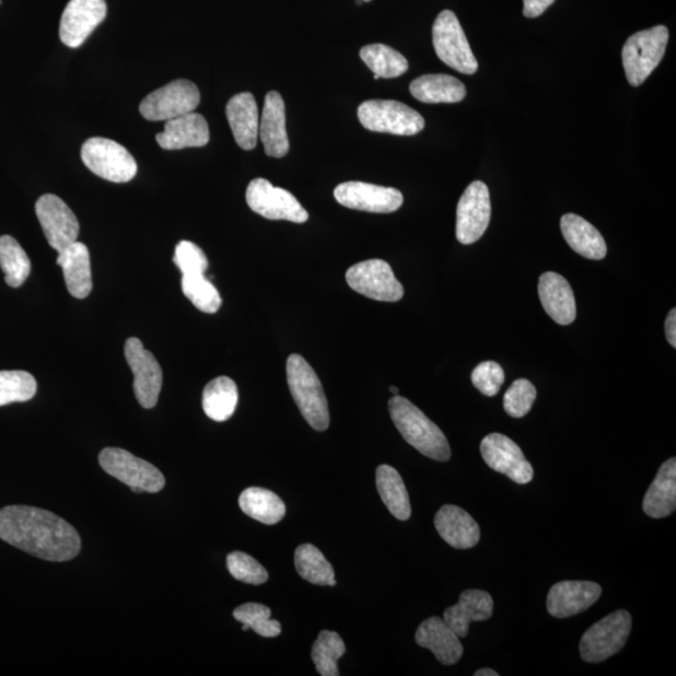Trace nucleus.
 Listing matches in <instances>:
<instances>
[{"label": "nucleus", "mask_w": 676, "mask_h": 676, "mask_svg": "<svg viewBox=\"0 0 676 676\" xmlns=\"http://www.w3.org/2000/svg\"><path fill=\"white\" fill-rule=\"evenodd\" d=\"M36 213L49 246L57 253L77 242L80 222L58 196L43 195L36 203Z\"/></svg>", "instance_id": "nucleus-17"}, {"label": "nucleus", "mask_w": 676, "mask_h": 676, "mask_svg": "<svg viewBox=\"0 0 676 676\" xmlns=\"http://www.w3.org/2000/svg\"><path fill=\"white\" fill-rule=\"evenodd\" d=\"M246 201L250 210L267 220L305 223L308 213L289 190L272 186L265 178H256L247 187Z\"/></svg>", "instance_id": "nucleus-11"}, {"label": "nucleus", "mask_w": 676, "mask_h": 676, "mask_svg": "<svg viewBox=\"0 0 676 676\" xmlns=\"http://www.w3.org/2000/svg\"><path fill=\"white\" fill-rule=\"evenodd\" d=\"M201 102L198 86L187 80L173 81L147 95L140 106L141 115L152 123L177 118L193 113Z\"/></svg>", "instance_id": "nucleus-10"}, {"label": "nucleus", "mask_w": 676, "mask_h": 676, "mask_svg": "<svg viewBox=\"0 0 676 676\" xmlns=\"http://www.w3.org/2000/svg\"><path fill=\"white\" fill-rule=\"evenodd\" d=\"M358 116L371 132L415 136L424 128V119L406 104L397 101L372 100L361 104Z\"/></svg>", "instance_id": "nucleus-6"}, {"label": "nucleus", "mask_w": 676, "mask_h": 676, "mask_svg": "<svg viewBox=\"0 0 676 676\" xmlns=\"http://www.w3.org/2000/svg\"><path fill=\"white\" fill-rule=\"evenodd\" d=\"M0 268L5 275V282L19 289L27 281L31 273V259L19 241L11 236L0 237Z\"/></svg>", "instance_id": "nucleus-36"}, {"label": "nucleus", "mask_w": 676, "mask_h": 676, "mask_svg": "<svg viewBox=\"0 0 676 676\" xmlns=\"http://www.w3.org/2000/svg\"><path fill=\"white\" fill-rule=\"evenodd\" d=\"M493 601L489 593L483 591H466L461 601L444 613V620L458 638L469 636L470 623L487 621L492 617Z\"/></svg>", "instance_id": "nucleus-27"}, {"label": "nucleus", "mask_w": 676, "mask_h": 676, "mask_svg": "<svg viewBox=\"0 0 676 676\" xmlns=\"http://www.w3.org/2000/svg\"><path fill=\"white\" fill-rule=\"evenodd\" d=\"M100 464L104 471L127 485L136 493H158L166 487V479L158 467L124 448L102 450Z\"/></svg>", "instance_id": "nucleus-5"}, {"label": "nucleus", "mask_w": 676, "mask_h": 676, "mask_svg": "<svg viewBox=\"0 0 676 676\" xmlns=\"http://www.w3.org/2000/svg\"><path fill=\"white\" fill-rule=\"evenodd\" d=\"M346 281L362 296L381 302H397L404 298V285L398 282L383 259H369L349 268Z\"/></svg>", "instance_id": "nucleus-12"}, {"label": "nucleus", "mask_w": 676, "mask_h": 676, "mask_svg": "<svg viewBox=\"0 0 676 676\" xmlns=\"http://www.w3.org/2000/svg\"><path fill=\"white\" fill-rule=\"evenodd\" d=\"M155 141L166 151L198 149L210 142V127L199 113H187L166 120L164 131L155 136Z\"/></svg>", "instance_id": "nucleus-20"}, {"label": "nucleus", "mask_w": 676, "mask_h": 676, "mask_svg": "<svg viewBox=\"0 0 676 676\" xmlns=\"http://www.w3.org/2000/svg\"><path fill=\"white\" fill-rule=\"evenodd\" d=\"M432 42L442 62L463 74L473 75L478 72V60L454 12L444 11L438 15L432 27Z\"/></svg>", "instance_id": "nucleus-8"}, {"label": "nucleus", "mask_w": 676, "mask_h": 676, "mask_svg": "<svg viewBox=\"0 0 676 676\" xmlns=\"http://www.w3.org/2000/svg\"><path fill=\"white\" fill-rule=\"evenodd\" d=\"M630 631L629 611H614L585 632L580 640V655L586 663H602L626 646Z\"/></svg>", "instance_id": "nucleus-9"}, {"label": "nucleus", "mask_w": 676, "mask_h": 676, "mask_svg": "<svg viewBox=\"0 0 676 676\" xmlns=\"http://www.w3.org/2000/svg\"><path fill=\"white\" fill-rule=\"evenodd\" d=\"M555 0H524V15L526 19H537L548 10Z\"/></svg>", "instance_id": "nucleus-45"}, {"label": "nucleus", "mask_w": 676, "mask_h": 676, "mask_svg": "<svg viewBox=\"0 0 676 676\" xmlns=\"http://www.w3.org/2000/svg\"><path fill=\"white\" fill-rule=\"evenodd\" d=\"M413 97L422 103H458L466 97V86L448 74H427L410 84Z\"/></svg>", "instance_id": "nucleus-30"}, {"label": "nucleus", "mask_w": 676, "mask_h": 676, "mask_svg": "<svg viewBox=\"0 0 676 676\" xmlns=\"http://www.w3.org/2000/svg\"><path fill=\"white\" fill-rule=\"evenodd\" d=\"M182 291L205 314H215L222 305V299L214 284L207 280L205 273L182 275Z\"/></svg>", "instance_id": "nucleus-38"}, {"label": "nucleus", "mask_w": 676, "mask_h": 676, "mask_svg": "<svg viewBox=\"0 0 676 676\" xmlns=\"http://www.w3.org/2000/svg\"><path fill=\"white\" fill-rule=\"evenodd\" d=\"M361 3H362V0H357L358 5H361Z\"/></svg>", "instance_id": "nucleus-49"}, {"label": "nucleus", "mask_w": 676, "mask_h": 676, "mask_svg": "<svg viewBox=\"0 0 676 676\" xmlns=\"http://www.w3.org/2000/svg\"><path fill=\"white\" fill-rule=\"evenodd\" d=\"M237 404L238 388L232 378L217 377L205 387L202 406L205 413L211 420L228 421L235 413Z\"/></svg>", "instance_id": "nucleus-32"}, {"label": "nucleus", "mask_w": 676, "mask_h": 676, "mask_svg": "<svg viewBox=\"0 0 676 676\" xmlns=\"http://www.w3.org/2000/svg\"><path fill=\"white\" fill-rule=\"evenodd\" d=\"M602 586L592 582H561L548 595V611L553 618L566 619L591 608L602 596Z\"/></svg>", "instance_id": "nucleus-19"}, {"label": "nucleus", "mask_w": 676, "mask_h": 676, "mask_svg": "<svg viewBox=\"0 0 676 676\" xmlns=\"http://www.w3.org/2000/svg\"><path fill=\"white\" fill-rule=\"evenodd\" d=\"M667 42L669 31L664 25L632 34L627 40L621 56L628 82L632 86L643 84L654 72L664 58Z\"/></svg>", "instance_id": "nucleus-4"}, {"label": "nucleus", "mask_w": 676, "mask_h": 676, "mask_svg": "<svg viewBox=\"0 0 676 676\" xmlns=\"http://www.w3.org/2000/svg\"><path fill=\"white\" fill-rule=\"evenodd\" d=\"M125 357L135 375L133 389L137 401L144 409H153L159 403L163 384V372L159 361L136 337L128 338Z\"/></svg>", "instance_id": "nucleus-14"}, {"label": "nucleus", "mask_w": 676, "mask_h": 676, "mask_svg": "<svg viewBox=\"0 0 676 676\" xmlns=\"http://www.w3.org/2000/svg\"><path fill=\"white\" fill-rule=\"evenodd\" d=\"M473 384L488 397L497 396L505 383V372L496 361H485L476 366L471 375Z\"/></svg>", "instance_id": "nucleus-43"}, {"label": "nucleus", "mask_w": 676, "mask_h": 676, "mask_svg": "<svg viewBox=\"0 0 676 676\" xmlns=\"http://www.w3.org/2000/svg\"><path fill=\"white\" fill-rule=\"evenodd\" d=\"M285 370L291 395L303 418L312 429L326 431L329 427L328 403L315 370L296 353L288 359Z\"/></svg>", "instance_id": "nucleus-3"}, {"label": "nucleus", "mask_w": 676, "mask_h": 676, "mask_svg": "<svg viewBox=\"0 0 676 676\" xmlns=\"http://www.w3.org/2000/svg\"><path fill=\"white\" fill-rule=\"evenodd\" d=\"M57 265L62 267L69 293L80 300L89 298L93 289L89 247L74 242L58 253Z\"/></svg>", "instance_id": "nucleus-26"}, {"label": "nucleus", "mask_w": 676, "mask_h": 676, "mask_svg": "<svg viewBox=\"0 0 676 676\" xmlns=\"http://www.w3.org/2000/svg\"><path fill=\"white\" fill-rule=\"evenodd\" d=\"M560 228L563 238L576 254L588 259H595V261H599L608 254V246H606L602 233L583 217L574 213L563 214Z\"/></svg>", "instance_id": "nucleus-28"}, {"label": "nucleus", "mask_w": 676, "mask_h": 676, "mask_svg": "<svg viewBox=\"0 0 676 676\" xmlns=\"http://www.w3.org/2000/svg\"><path fill=\"white\" fill-rule=\"evenodd\" d=\"M360 57L378 78H397L409 71V62L396 49L385 45H369L360 50Z\"/></svg>", "instance_id": "nucleus-35"}, {"label": "nucleus", "mask_w": 676, "mask_h": 676, "mask_svg": "<svg viewBox=\"0 0 676 676\" xmlns=\"http://www.w3.org/2000/svg\"><path fill=\"white\" fill-rule=\"evenodd\" d=\"M541 305L555 323L568 326L576 318V302L573 289L561 275L545 272L539 280Z\"/></svg>", "instance_id": "nucleus-23"}, {"label": "nucleus", "mask_w": 676, "mask_h": 676, "mask_svg": "<svg viewBox=\"0 0 676 676\" xmlns=\"http://www.w3.org/2000/svg\"><path fill=\"white\" fill-rule=\"evenodd\" d=\"M225 115L241 149L255 150L259 136V116L254 95L248 92L233 95L225 107Z\"/></svg>", "instance_id": "nucleus-25"}, {"label": "nucleus", "mask_w": 676, "mask_h": 676, "mask_svg": "<svg viewBox=\"0 0 676 676\" xmlns=\"http://www.w3.org/2000/svg\"><path fill=\"white\" fill-rule=\"evenodd\" d=\"M491 219L490 193L481 180L465 189L457 205L456 237L463 245H473L487 232Z\"/></svg>", "instance_id": "nucleus-13"}, {"label": "nucleus", "mask_w": 676, "mask_h": 676, "mask_svg": "<svg viewBox=\"0 0 676 676\" xmlns=\"http://www.w3.org/2000/svg\"><path fill=\"white\" fill-rule=\"evenodd\" d=\"M173 261H175L182 275L206 273L208 270L207 256L194 242L180 241L176 247Z\"/></svg>", "instance_id": "nucleus-44"}, {"label": "nucleus", "mask_w": 676, "mask_h": 676, "mask_svg": "<svg viewBox=\"0 0 676 676\" xmlns=\"http://www.w3.org/2000/svg\"><path fill=\"white\" fill-rule=\"evenodd\" d=\"M389 415L407 444L432 461L446 463L451 448L445 433L433 423L419 407L407 398L396 395L388 401Z\"/></svg>", "instance_id": "nucleus-2"}, {"label": "nucleus", "mask_w": 676, "mask_h": 676, "mask_svg": "<svg viewBox=\"0 0 676 676\" xmlns=\"http://www.w3.org/2000/svg\"><path fill=\"white\" fill-rule=\"evenodd\" d=\"M536 388L531 381L518 378L514 381L504 395V409L511 418L522 419L532 411L536 400Z\"/></svg>", "instance_id": "nucleus-42"}, {"label": "nucleus", "mask_w": 676, "mask_h": 676, "mask_svg": "<svg viewBox=\"0 0 676 676\" xmlns=\"http://www.w3.org/2000/svg\"><path fill=\"white\" fill-rule=\"evenodd\" d=\"M37 394V381L30 372L0 371V406L32 400Z\"/></svg>", "instance_id": "nucleus-40"}, {"label": "nucleus", "mask_w": 676, "mask_h": 676, "mask_svg": "<svg viewBox=\"0 0 676 676\" xmlns=\"http://www.w3.org/2000/svg\"><path fill=\"white\" fill-rule=\"evenodd\" d=\"M475 676H499V673L492 669H480L475 673Z\"/></svg>", "instance_id": "nucleus-47"}, {"label": "nucleus", "mask_w": 676, "mask_h": 676, "mask_svg": "<svg viewBox=\"0 0 676 676\" xmlns=\"http://www.w3.org/2000/svg\"><path fill=\"white\" fill-rule=\"evenodd\" d=\"M481 455L493 471L504 474L511 481L525 485L534 479V469L522 448L502 433H490L481 441Z\"/></svg>", "instance_id": "nucleus-15"}, {"label": "nucleus", "mask_w": 676, "mask_h": 676, "mask_svg": "<svg viewBox=\"0 0 676 676\" xmlns=\"http://www.w3.org/2000/svg\"><path fill=\"white\" fill-rule=\"evenodd\" d=\"M81 155L85 167L95 176L115 184H127L137 175L138 166L133 155L108 138H90L84 142Z\"/></svg>", "instance_id": "nucleus-7"}, {"label": "nucleus", "mask_w": 676, "mask_h": 676, "mask_svg": "<svg viewBox=\"0 0 676 676\" xmlns=\"http://www.w3.org/2000/svg\"><path fill=\"white\" fill-rule=\"evenodd\" d=\"M439 535L455 549H471L480 541V527L462 508L442 506L435 516Z\"/></svg>", "instance_id": "nucleus-24"}, {"label": "nucleus", "mask_w": 676, "mask_h": 676, "mask_svg": "<svg viewBox=\"0 0 676 676\" xmlns=\"http://www.w3.org/2000/svg\"><path fill=\"white\" fill-rule=\"evenodd\" d=\"M389 392H392L394 396L398 395V388L395 386L389 387Z\"/></svg>", "instance_id": "nucleus-48"}, {"label": "nucleus", "mask_w": 676, "mask_h": 676, "mask_svg": "<svg viewBox=\"0 0 676 676\" xmlns=\"http://www.w3.org/2000/svg\"><path fill=\"white\" fill-rule=\"evenodd\" d=\"M0 539L33 557L56 562L74 559L82 548L80 534L66 520L23 505L0 510Z\"/></svg>", "instance_id": "nucleus-1"}, {"label": "nucleus", "mask_w": 676, "mask_h": 676, "mask_svg": "<svg viewBox=\"0 0 676 676\" xmlns=\"http://www.w3.org/2000/svg\"><path fill=\"white\" fill-rule=\"evenodd\" d=\"M294 567L306 582L319 586H335V570L316 546L303 544L294 552Z\"/></svg>", "instance_id": "nucleus-34"}, {"label": "nucleus", "mask_w": 676, "mask_h": 676, "mask_svg": "<svg viewBox=\"0 0 676 676\" xmlns=\"http://www.w3.org/2000/svg\"><path fill=\"white\" fill-rule=\"evenodd\" d=\"M362 2H371V0H362Z\"/></svg>", "instance_id": "nucleus-50"}, {"label": "nucleus", "mask_w": 676, "mask_h": 676, "mask_svg": "<svg viewBox=\"0 0 676 676\" xmlns=\"http://www.w3.org/2000/svg\"><path fill=\"white\" fill-rule=\"evenodd\" d=\"M346 653L343 640L335 631L324 630L319 632L314 646H312L311 657L314 661L316 671L323 676H338L337 662Z\"/></svg>", "instance_id": "nucleus-37"}, {"label": "nucleus", "mask_w": 676, "mask_h": 676, "mask_svg": "<svg viewBox=\"0 0 676 676\" xmlns=\"http://www.w3.org/2000/svg\"><path fill=\"white\" fill-rule=\"evenodd\" d=\"M271 609L266 605L248 603L238 606L233 611V617L242 623V630L253 629L258 636L264 638H276L281 636L280 621L271 619Z\"/></svg>", "instance_id": "nucleus-39"}, {"label": "nucleus", "mask_w": 676, "mask_h": 676, "mask_svg": "<svg viewBox=\"0 0 676 676\" xmlns=\"http://www.w3.org/2000/svg\"><path fill=\"white\" fill-rule=\"evenodd\" d=\"M106 16V0H71L60 20V40L69 48L81 47Z\"/></svg>", "instance_id": "nucleus-18"}, {"label": "nucleus", "mask_w": 676, "mask_h": 676, "mask_svg": "<svg viewBox=\"0 0 676 676\" xmlns=\"http://www.w3.org/2000/svg\"><path fill=\"white\" fill-rule=\"evenodd\" d=\"M415 640L419 646L431 650L444 665L456 664L464 654L461 638L444 619L438 617L424 620L416 631Z\"/></svg>", "instance_id": "nucleus-22"}, {"label": "nucleus", "mask_w": 676, "mask_h": 676, "mask_svg": "<svg viewBox=\"0 0 676 676\" xmlns=\"http://www.w3.org/2000/svg\"><path fill=\"white\" fill-rule=\"evenodd\" d=\"M376 487L389 513L401 522L411 517L409 492H407L401 475L393 466L377 467Z\"/></svg>", "instance_id": "nucleus-31"}, {"label": "nucleus", "mask_w": 676, "mask_h": 676, "mask_svg": "<svg viewBox=\"0 0 676 676\" xmlns=\"http://www.w3.org/2000/svg\"><path fill=\"white\" fill-rule=\"evenodd\" d=\"M238 504L244 513L256 522L275 525L285 515V505L279 496L263 488H248L241 493Z\"/></svg>", "instance_id": "nucleus-33"}, {"label": "nucleus", "mask_w": 676, "mask_h": 676, "mask_svg": "<svg viewBox=\"0 0 676 676\" xmlns=\"http://www.w3.org/2000/svg\"><path fill=\"white\" fill-rule=\"evenodd\" d=\"M336 201L351 210L371 213H393L400 210L404 196L400 190L365 182H345L335 188Z\"/></svg>", "instance_id": "nucleus-16"}, {"label": "nucleus", "mask_w": 676, "mask_h": 676, "mask_svg": "<svg viewBox=\"0 0 676 676\" xmlns=\"http://www.w3.org/2000/svg\"><path fill=\"white\" fill-rule=\"evenodd\" d=\"M665 334L667 338V342H669L673 348H676V310L673 308L667 315L665 320Z\"/></svg>", "instance_id": "nucleus-46"}, {"label": "nucleus", "mask_w": 676, "mask_h": 676, "mask_svg": "<svg viewBox=\"0 0 676 676\" xmlns=\"http://www.w3.org/2000/svg\"><path fill=\"white\" fill-rule=\"evenodd\" d=\"M259 138L268 158L282 159L290 151L285 107L279 92L266 94L263 117L259 119Z\"/></svg>", "instance_id": "nucleus-21"}, {"label": "nucleus", "mask_w": 676, "mask_h": 676, "mask_svg": "<svg viewBox=\"0 0 676 676\" xmlns=\"http://www.w3.org/2000/svg\"><path fill=\"white\" fill-rule=\"evenodd\" d=\"M230 574L238 582L261 585L268 580L267 570L250 555L242 551H233L228 557Z\"/></svg>", "instance_id": "nucleus-41"}, {"label": "nucleus", "mask_w": 676, "mask_h": 676, "mask_svg": "<svg viewBox=\"0 0 676 676\" xmlns=\"http://www.w3.org/2000/svg\"><path fill=\"white\" fill-rule=\"evenodd\" d=\"M676 508V458H669L658 469L655 480L643 502L644 513L653 518H663Z\"/></svg>", "instance_id": "nucleus-29"}]
</instances>
